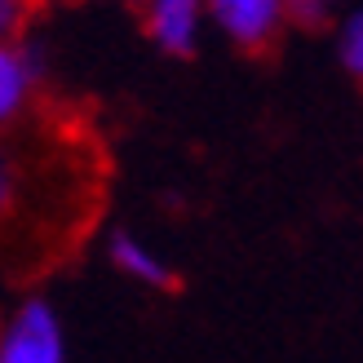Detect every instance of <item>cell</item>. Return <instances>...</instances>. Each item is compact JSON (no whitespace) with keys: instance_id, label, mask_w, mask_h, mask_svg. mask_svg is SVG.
<instances>
[{"instance_id":"6da1fadb","label":"cell","mask_w":363,"mask_h":363,"mask_svg":"<svg viewBox=\"0 0 363 363\" xmlns=\"http://www.w3.org/2000/svg\"><path fill=\"white\" fill-rule=\"evenodd\" d=\"M0 363H67V333L49 301L31 297L0 328Z\"/></svg>"},{"instance_id":"7a4b0ae2","label":"cell","mask_w":363,"mask_h":363,"mask_svg":"<svg viewBox=\"0 0 363 363\" xmlns=\"http://www.w3.org/2000/svg\"><path fill=\"white\" fill-rule=\"evenodd\" d=\"M208 27L235 49H270L288 31V0H204Z\"/></svg>"},{"instance_id":"3957f363","label":"cell","mask_w":363,"mask_h":363,"mask_svg":"<svg viewBox=\"0 0 363 363\" xmlns=\"http://www.w3.org/2000/svg\"><path fill=\"white\" fill-rule=\"evenodd\" d=\"M142 27H147V40L169 53V58H191L204 45L208 31V9L204 0H142Z\"/></svg>"},{"instance_id":"277c9868","label":"cell","mask_w":363,"mask_h":363,"mask_svg":"<svg viewBox=\"0 0 363 363\" xmlns=\"http://www.w3.org/2000/svg\"><path fill=\"white\" fill-rule=\"evenodd\" d=\"M106 257H111V266L120 270L124 279H133L142 288H173V266L160 257V252L147 244V240H138L133 230H116L111 240H106Z\"/></svg>"},{"instance_id":"5b68a950","label":"cell","mask_w":363,"mask_h":363,"mask_svg":"<svg viewBox=\"0 0 363 363\" xmlns=\"http://www.w3.org/2000/svg\"><path fill=\"white\" fill-rule=\"evenodd\" d=\"M35 80H40V67L31 53L13 40H0V129L27 106Z\"/></svg>"},{"instance_id":"8992f818","label":"cell","mask_w":363,"mask_h":363,"mask_svg":"<svg viewBox=\"0 0 363 363\" xmlns=\"http://www.w3.org/2000/svg\"><path fill=\"white\" fill-rule=\"evenodd\" d=\"M333 45H337L341 71L363 84V0H350V5L333 18Z\"/></svg>"},{"instance_id":"52a82bcc","label":"cell","mask_w":363,"mask_h":363,"mask_svg":"<svg viewBox=\"0 0 363 363\" xmlns=\"http://www.w3.org/2000/svg\"><path fill=\"white\" fill-rule=\"evenodd\" d=\"M346 5L350 0H288V23H297L306 31H319V27H333V18Z\"/></svg>"},{"instance_id":"ba28073f","label":"cell","mask_w":363,"mask_h":363,"mask_svg":"<svg viewBox=\"0 0 363 363\" xmlns=\"http://www.w3.org/2000/svg\"><path fill=\"white\" fill-rule=\"evenodd\" d=\"M27 0H0V40H13V31L23 27Z\"/></svg>"},{"instance_id":"9c48e42d","label":"cell","mask_w":363,"mask_h":363,"mask_svg":"<svg viewBox=\"0 0 363 363\" xmlns=\"http://www.w3.org/2000/svg\"><path fill=\"white\" fill-rule=\"evenodd\" d=\"M13 199V169H9V160L0 155V208H5Z\"/></svg>"},{"instance_id":"30bf717a","label":"cell","mask_w":363,"mask_h":363,"mask_svg":"<svg viewBox=\"0 0 363 363\" xmlns=\"http://www.w3.org/2000/svg\"><path fill=\"white\" fill-rule=\"evenodd\" d=\"M124 5H142V0H124Z\"/></svg>"}]
</instances>
